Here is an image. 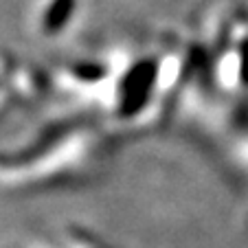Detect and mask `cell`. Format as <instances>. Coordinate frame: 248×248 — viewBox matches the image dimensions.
Listing matches in <instances>:
<instances>
[{"label": "cell", "instance_id": "6da1fadb", "mask_svg": "<svg viewBox=\"0 0 248 248\" xmlns=\"http://www.w3.org/2000/svg\"><path fill=\"white\" fill-rule=\"evenodd\" d=\"M73 9V0H53L51 9L44 16V24L46 29H57L64 22H68V14Z\"/></svg>", "mask_w": 248, "mask_h": 248}]
</instances>
